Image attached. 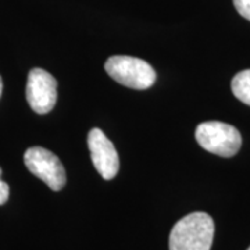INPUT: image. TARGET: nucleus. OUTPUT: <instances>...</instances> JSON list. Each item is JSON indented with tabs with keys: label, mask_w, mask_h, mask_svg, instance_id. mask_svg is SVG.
Instances as JSON below:
<instances>
[{
	"label": "nucleus",
	"mask_w": 250,
	"mask_h": 250,
	"mask_svg": "<svg viewBox=\"0 0 250 250\" xmlns=\"http://www.w3.org/2000/svg\"><path fill=\"white\" fill-rule=\"evenodd\" d=\"M214 239V221L206 213H190L172 227L170 250H210Z\"/></svg>",
	"instance_id": "1"
},
{
	"label": "nucleus",
	"mask_w": 250,
	"mask_h": 250,
	"mask_svg": "<svg viewBox=\"0 0 250 250\" xmlns=\"http://www.w3.org/2000/svg\"><path fill=\"white\" fill-rule=\"evenodd\" d=\"M104 68L113 80L131 89H147L156 81L152 65L142 59L131 56H111L104 64Z\"/></svg>",
	"instance_id": "2"
},
{
	"label": "nucleus",
	"mask_w": 250,
	"mask_h": 250,
	"mask_svg": "<svg viewBox=\"0 0 250 250\" xmlns=\"http://www.w3.org/2000/svg\"><path fill=\"white\" fill-rule=\"evenodd\" d=\"M195 136L197 143L205 150L221 157H232L239 152L242 146L241 132L233 125L220 121L199 124Z\"/></svg>",
	"instance_id": "3"
},
{
	"label": "nucleus",
	"mask_w": 250,
	"mask_h": 250,
	"mask_svg": "<svg viewBox=\"0 0 250 250\" xmlns=\"http://www.w3.org/2000/svg\"><path fill=\"white\" fill-rule=\"evenodd\" d=\"M24 163L27 168L39 179H42L54 192L65 187L67 175L59 157L41 146L29 147L24 154Z\"/></svg>",
	"instance_id": "4"
},
{
	"label": "nucleus",
	"mask_w": 250,
	"mask_h": 250,
	"mask_svg": "<svg viewBox=\"0 0 250 250\" xmlns=\"http://www.w3.org/2000/svg\"><path fill=\"white\" fill-rule=\"evenodd\" d=\"M27 100L36 114L52 111L57 100V81L42 68L31 70L27 81Z\"/></svg>",
	"instance_id": "5"
},
{
	"label": "nucleus",
	"mask_w": 250,
	"mask_h": 250,
	"mask_svg": "<svg viewBox=\"0 0 250 250\" xmlns=\"http://www.w3.org/2000/svg\"><path fill=\"white\" fill-rule=\"evenodd\" d=\"M90 159L95 168L104 179H113L118 172V153L113 142L99 128H92L88 135Z\"/></svg>",
	"instance_id": "6"
},
{
	"label": "nucleus",
	"mask_w": 250,
	"mask_h": 250,
	"mask_svg": "<svg viewBox=\"0 0 250 250\" xmlns=\"http://www.w3.org/2000/svg\"><path fill=\"white\" fill-rule=\"evenodd\" d=\"M235 98L250 106V70H243L233 77L231 83Z\"/></svg>",
	"instance_id": "7"
},
{
	"label": "nucleus",
	"mask_w": 250,
	"mask_h": 250,
	"mask_svg": "<svg viewBox=\"0 0 250 250\" xmlns=\"http://www.w3.org/2000/svg\"><path fill=\"white\" fill-rule=\"evenodd\" d=\"M233 6L242 17L250 21V0H233Z\"/></svg>",
	"instance_id": "8"
},
{
	"label": "nucleus",
	"mask_w": 250,
	"mask_h": 250,
	"mask_svg": "<svg viewBox=\"0 0 250 250\" xmlns=\"http://www.w3.org/2000/svg\"><path fill=\"white\" fill-rule=\"evenodd\" d=\"M10 188L9 185L1 179V168H0V206L4 205L9 200Z\"/></svg>",
	"instance_id": "9"
},
{
	"label": "nucleus",
	"mask_w": 250,
	"mask_h": 250,
	"mask_svg": "<svg viewBox=\"0 0 250 250\" xmlns=\"http://www.w3.org/2000/svg\"><path fill=\"white\" fill-rule=\"evenodd\" d=\"M1 92H3V80L0 77V96H1Z\"/></svg>",
	"instance_id": "10"
},
{
	"label": "nucleus",
	"mask_w": 250,
	"mask_h": 250,
	"mask_svg": "<svg viewBox=\"0 0 250 250\" xmlns=\"http://www.w3.org/2000/svg\"><path fill=\"white\" fill-rule=\"evenodd\" d=\"M248 250H250V248H249V249H248Z\"/></svg>",
	"instance_id": "11"
}]
</instances>
